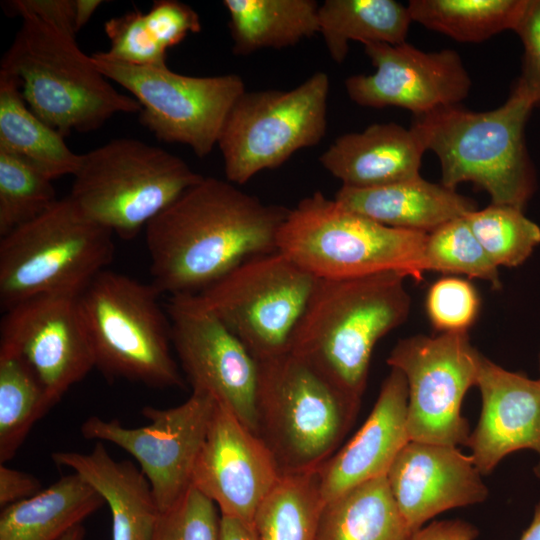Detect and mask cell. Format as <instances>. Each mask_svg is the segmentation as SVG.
<instances>
[{
    "instance_id": "obj_6",
    "label": "cell",
    "mask_w": 540,
    "mask_h": 540,
    "mask_svg": "<svg viewBox=\"0 0 540 540\" xmlns=\"http://www.w3.org/2000/svg\"><path fill=\"white\" fill-rule=\"evenodd\" d=\"M427 234L381 224L316 191L289 209L277 250L316 278L395 272L421 281Z\"/></svg>"
},
{
    "instance_id": "obj_16",
    "label": "cell",
    "mask_w": 540,
    "mask_h": 540,
    "mask_svg": "<svg viewBox=\"0 0 540 540\" xmlns=\"http://www.w3.org/2000/svg\"><path fill=\"white\" fill-rule=\"evenodd\" d=\"M77 297L36 296L6 310L1 320L0 350L29 363L53 405L95 368Z\"/></svg>"
},
{
    "instance_id": "obj_7",
    "label": "cell",
    "mask_w": 540,
    "mask_h": 540,
    "mask_svg": "<svg viewBox=\"0 0 540 540\" xmlns=\"http://www.w3.org/2000/svg\"><path fill=\"white\" fill-rule=\"evenodd\" d=\"M160 295L152 283L107 269L78 295L95 367L107 378L153 388L183 386Z\"/></svg>"
},
{
    "instance_id": "obj_9",
    "label": "cell",
    "mask_w": 540,
    "mask_h": 540,
    "mask_svg": "<svg viewBox=\"0 0 540 540\" xmlns=\"http://www.w3.org/2000/svg\"><path fill=\"white\" fill-rule=\"evenodd\" d=\"M202 178L161 147L115 138L82 154L68 196L88 218L132 239Z\"/></svg>"
},
{
    "instance_id": "obj_41",
    "label": "cell",
    "mask_w": 540,
    "mask_h": 540,
    "mask_svg": "<svg viewBox=\"0 0 540 540\" xmlns=\"http://www.w3.org/2000/svg\"><path fill=\"white\" fill-rule=\"evenodd\" d=\"M3 8L10 16L34 15L76 37L74 0H12Z\"/></svg>"
},
{
    "instance_id": "obj_30",
    "label": "cell",
    "mask_w": 540,
    "mask_h": 540,
    "mask_svg": "<svg viewBox=\"0 0 540 540\" xmlns=\"http://www.w3.org/2000/svg\"><path fill=\"white\" fill-rule=\"evenodd\" d=\"M324 504L318 470L282 475L255 513V539L316 540Z\"/></svg>"
},
{
    "instance_id": "obj_15",
    "label": "cell",
    "mask_w": 540,
    "mask_h": 540,
    "mask_svg": "<svg viewBox=\"0 0 540 540\" xmlns=\"http://www.w3.org/2000/svg\"><path fill=\"white\" fill-rule=\"evenodd\" d=\"M166 311L192 392L210 395L257 435L258 361L193 295L170 296Z\"/></svg>"
},
{
    "instance_id": "obj_23",
    "label": "cell",
    "mask_w": 540,
    "mask_h": 540,
    "mask_svg": "<svg viewBox=\"0 0 540 540\" xmlns=\"http://www.w3.org/2000/svg\"><path fill=\"white\" fill-rule=\"evenodd\" d=\"M51 459L104 498L112 516V540H151L161 511L148 479L134 463L114 460L101 441L88 453L58 451Z\"/></svg>"
},
{
    "instance_id": "obj_17",
    "label": "cell",
    "mask_w": 540,
    "mask_h": 540,
    "mask_svg": "<svg viewBox=\"0 0 540 540\" xmlns=\"http://www.w3.org/2000/svg\"><path fill=\"white\" fill-rule=\"evenodd\" d=\"M375 72L345 80L349 98L368 108L399 107L415 117L458 105L472 81L459 54L452 49L422 51L410 43L364 45Z\"/></svg>"
},
{
    "instance_id": "obj_34",
    "label": "cell",
    "mask_w": 540,
    "mask_h": 540,
    "mask_svg": "<svg viewBox=\"0 0 540 540\" xmlns=\"http://www.w3.org/2000/svg\"><path fill=\"white\" fill-rule=\"evenodd\" d=\"M424 271L465 275L501 287L498 267L479 243L465 217L453 219L427 234L423 249Z\"/></svg>"
},
{
    "instance_id": "obj_43",
    "label": "cell",
    "mask_w": 540,
    "mask_h": 540,
    "mask_svg": "<svg viewBox=\"0 0 540 540\" xmlns=\"http://www.w3.org/2000/svg\"><path fill=\"white\" fill-rule=\"evenodd\" d=\"M478 529L461 519L433 521L410 533L404 540H476Z\"/></svg>"
},
{
    "instance_id": "obj_4",
    "label": "cell",
    "mask_w": 540,
    "mask_h": 540,
    "mask_svg": "<svg viewBox=\"0 0 540 540\" xmlns=\"http://www.w3.org/2000/svg\"><path fill=\"white\" fill-rule=\"evenodd\" d=\"M0 72L16 77L28 107L66 137L99 129L118 113H139L136 99L123 94L69 35L24 14Z\"/></svg>"
},
{
    "instance_id": "obj_32",
    "label": "cell",
    "mask_w": 540,
    "mask_h": 540,
    "mask_svg": "<svg viewBox=\"0 0 540 540\" xmlns=\"http://www.w3.org/2000/svg\"><path fill=\"white\" fill-rule=\"evenodd\" d=\"M53 406L29 363L0 350V464L15 456L33 425Z\"/></svg>"
},
{
    "instance_id": "obj_38",
    "label": "cell",
    "mask_w": 540,
    "mask_h": 540,
    "mask_svg": "<svg viewBox=\"0 0 540 540\" xmlns=\"http://www.w3.org/2000/svg\"><path fill=\"white\" fill-rule=\"evenodd\" d=\"M217 506L191 488L162 512L151 540H218L220 517Z\"/></svg>"
},
{
    "instance_id": "obj_10",
    "label": "cell",
    "mask_w": 540,
    "mask_h": 540,
    "mask_svg": "<svg viewBox=\"0 0 540 540\" xmlns=\"http://www.w3.org/2000/svg\"><path fill=\"white\" fill-rule=\"evenodd\" d=\"M329 87L328 75L318 71L290 90H246L217 143L226 180L243 185L319 144L327 132Z\"/></svg>"
},
{
    "instance_id": "obj_33",
    "label": "cell",
    "mask_w": 540,
    "mask_h": 540,
    "mask_svg": "<svg viewBox=\"0 0 540 540\" xmlns=\"http://www.w3.org/2000/svg\"><path fill=\"white\" fill-rule=\"evenodd\" d=\"M465 219L497 267L521 265L540 244V227L517 207L491 203Z\"/></svg>"
},
{
    "instance_id": "obj_28",
    "label": "cell",
    "mask_w": 540,
    "mask_h": 540,
    "mask_svg": "<svg viewBox=\"0 0 540 540\" xmlns=\"http://www.w3.org/2000/svg\"><path fill=\"white\" fill-rule=\"evenodd\" d=\"M410 533L381 476L325 502L316 540H404Z\"/></svg>"
},
{
    "instance_id": "obj_44",
    "label": "cell",
    "mask_w": 540,
    "mask_h": 540,
    "mask_svg": "<svg viewBox=\"0 0 540 540\" xmlns=\"http://www.w3.org/2000/svg\"><path fill=\"white\" fill-rule=\"evenodd\" d=\"M218 540H256L252 524L220 515Z\"/></svg>"
},
{
    "instance_id": "obj_1",
    "label": "cell",
    "mask_w": 540,
    "mask_h": 540,
    "mask_svg": "<svg viewBox=\"0 0 540 540\" xmlns=\"http://www.w3.org/2000/svg\"><path fill=\"white\" fill-rule=\"evenodd\" d=\"M288 212L203 177L145 227L153 286L170 296L200 293L249 258L276 251Z\"/></svg>"
},
{
    "instance_id": "obj_27",
    "label": "cell",
    "mask_w": 540,
    "mask_h": 540,
    "mask_svg": "<svg viewBox=\"0 0 540 540\" xmlns=\"http://www.w3.org/2000/svg\"><path fill=\"white\" fill-rule=\"evenodd\" d=\"M232 51L282 49L319 34L315 0H224Z\"/></svg>"
},
{
    "instance_id": "obj_26",
    "label": "cell",
    "mask_w": 540,
    "mask_h": 540,
    "mask_svg": "<svg viewBox=\"0 0 540 540\" xmlns=\"http://www.w3.org/2000/svg\"><path fill=\"white\" fill-rule=\"evenodd\" d=\"M0 150L28 162L50 179L74 175L82 154L27 105L20 81L0 72Z\"/></svg>"
},
{
    "instance_id": "obj_8",
    "label": "cell",
    "mask_w": 540,
    "mask_h": 540,
    "mask_svg": "<svg viewBox=\"0 0 540 540\" xmlns=\"http://www.w3.org/2000/svg\"><path fill=\"white\" fill-rule=\"evenodd\" d=\"M112 237L69 196L1 237V310L40 295L77 297L112 261Z\"/></svg>"
},
{
    "instance_id": "obj_11",
    "label": "cell",
    "mask_w": 540,
    "mask_h": 540,
    "mask_svg": "<svg viewBox=\"0 0 540 540\" xmlns=\"http://www.w3.org/2000/svg\"><path fill=\"white\" fill-rule=\"evenodd\" d=\"M316 279L276 250L249 258L193 297L259 361L288 352Z\"/></svg>"
},
{
    "instance_id": "obj_2",
    "label": "cell",
    "mask_w": 540,
    "mask_h": 540,
    "mask_svg": "<svg viewBox=\"0 0 540 540\" xmlns=\"http://www.w3.org/2000/svg\"><path fill=\"white\" fill-rule=\"evenodd\" d=\"M405 278L395 272L317 278L288 352L361 398L375 345L408 318L411 300Z\"/></svg>"
},
{
    "instance_id": "obj_19",
    "label": "cell",
    "mask_w": 540,
    "mask_h": 540,
    "mask_svg": "<svg viewBox=\"0 0 540 540\" xmlns=\"http://www.w3.org/2000/svg\"><path fill=\"white\" fill-rule=\"evenodd\" d=\"M472 457L456 446L412 441L386 473L396 505L410 532L447 510L481 503L488 488Z\"/></svg>"
},
{
    "instance_id": "obj_42",
    "label": "cell",
    "mask_w": 540,
    "mask_h": 540,
    "mask_svg": "<svg viewBox=\"0 0 540 540\" xmlns=\"http://www.w3.org/2000/svg\"><path fill=\"white\" fill-rule=\"evenodd\" d=\"M40 481L30 473L0 464V506L30 498L40 492Z\"/></svg>"
},
{
    "instance_id": "obj_40",
    "label": "cell",
    "mask_w": 540,
    "mask_h": 540,
    "mask_svg": "<svg viewBox=\"0 0 540 540\" xmlns=\"http://www.w3.org/2000/svg\"><path fill=\"white\" fill-rule=\"evenodd\" d=\"M147 25L159 46L168 49L181 43L189 34L201 31L198 13L177 0H156L145 13Z\"/></svg>"
},
{
    "instance_id": "obj_29",
    "label": "cell",
    "mask_w": 540,
    "mask_h": 540,
    "mask_svg": "<svg viewBox=\"0 0 540 540\" xmlns=\"http://www.w3.org/2000/svg\"><path fill=\"white\" fill-rule=\"evenodd\" d=\"M318 21L331 59L342 63L350 41L406 42L412 19L408 7L394 0H325L319 5Z\"/></svg>"
},
{
    "instance_id": "obj_35",
    "label": "cell",
    "mask_w": 540,
    "mask_h": 540,
    "mask_svg": "<svg viewBox=\"0 0 540 540\" xmlns=\"http://www.w3.org/2000/svg\"><path fill=\"white\" fill-rule=\"evenodd\" d=\"M52 181L23 159L0 150V237L39 217L58 201Z\"/></svg>"
},
{
    "instance_id": "obj_25",
    "label": "cell",
    "mask_w": 540,
    "mask_h": 540,
    "mask_svg": "<svg viewBox=\"0 0 540 540\" xmlns=\"http://www.w3.org/2000/svg\"><path fill=\"white\" fill-rule=\"evenodd\" d=\"M104 503V498L73 472L36 495L2 508L0 540H59Z\"/></svg>"
},
{
    "instance_id": "obj_36",
    "label": "cell",
    "mask_w": 540,
    "mask_h": 540,
    "mask_svg": "<svg viewBox=\"0 0 540 540\" xmlns=\"http://www.w3.org/2000/svg\"><path fill=\"white\" fill-rule=\"evenodd\" d=\"M480 296L468 280L446 276L428 289L425 308L432 327L439 333L468 332L480 312Z\"/></svg>"
},
{
    "instance_id": "obj_31",
    "label": "cell",
    "mask_w": 540,
    "mask_h": 540,
    "mask_svg": "<svg viewBox=\"0 0 540 540\" xmlns=\"http://www.w3.org/2000/svg\"><path fill=\"white\" fill-rule=\"evenodd\" d=\"M528 0H411L412 21L465 43L514 30Z\"/></svg>"
},
{
    "instance_id": "obj_21",
    "label": "cell",
    "mask_w": 540,
    "mask_h": 540,
    "mask_svg": "<svg viewBox=\"0 0 540 540\" xmlns=\"http://www.w3.org/2000/svg\"><path fill=\"white\" fill-rule=\"evenodd\" d=\"M407 405L406 378L400 370L391 368L363 425L318 470L324 502L386 476L399 451L410 441Z\"/></svg>"
},
{
    "instance_id": "obj_13",
    "label": "cell",
    "mask_w": 540,
    "mask_h": 540,
    "mask_svg": "<svg viewBox=\"0 0 540 540\" xmlns=\"http://www.w3.org/2000/svg\"><path fill=\"white\" fill-rule=\"evenodd\" d=\"M481 355L468 332L420 334L396 343L387 363L406 378L410 440L468 445L471 432L461 406L476 386Z\"/></svg>"
},
{
    "instance_id": "obj_46",
    "label": "cell",
    "mask_w": 540,
    "mask_h": 540,
    "mask_svg": "<svg viewBox=\"0 0 540 540\" xmlns=\"http://www.w3.org/2000/svg\"><path fill=\"white\" fill-rule=\"evenodd\" d=\"M520 540H540V501L535 507L530 525L523 532Z\"/></svg>"
},
{
    "instance_id": "obj_45",
    "label": "cell",
    "mask_w": 540,
    "mask_h": 540,
    "mask_svg": "<svg viewBox=\"0 0 540 540\" xmlns=\"http://www.w3.org/2000/svg\"><path fill=\"white\" fill-rule=\"evenodd\" d=\"M102 3L101 0H74L76 34L88 23Z\"/></svg>"
},
{
    "instance_id": "obj_20",
    "label": "cell",
    "mask_w": 540,
    "mask_h": 540,
    "mask_svg": "<svg viewBox=\"0 0 540 540\" xmlns=\"http://www.w3.org/2000/svg\"><path fill=\"white\" fill-rule=\"evenodd\" d=\"M476 386L482 408L468 447L481 473H491L510 453L530 449L539 456L534 472L540 479V379L512 372L483 354Z\"/></svg>"
},
{
    "instance_id": "obj_39",
    "label": "cell",
    "mask_w": 540,
    "mask_h": 540,
    "mask_svg": "<svg viewBox=\"0 0 540 540\" xmlns=\"http://www.w3.org/2000/svg\"><path fill=\"white\" fill-rule=\"evenodd\" d=\"M523 48L520 76L514 90L540 104V0H528L525 10L514 30Z\"/></svg>"
},
{
    "instance_id": "obj_22",
    "label": "cell",
    "mask_w": 540,
    "mask_h": 540,
    "mask_svg": "<svg viewBox=\"0 0 540 540\" xmlns=\"http://www.w3.org/2000/svg\"><path fill=\"white\" fill-rule=\"evenodd\" d=\"M425 151L413 128L394 122L374 123L336 138L319 162L342 186L367 189L420 176Z\"/></svg>"
},
{
    "instance_id": "obj_48",
    "label": "cell",
    "mask_w": 540,
    "mask_h": 540,
    "mask_svg": "<svg viewBox=\"0 0 540 540\" xmlns=\"http://www.w3.org/2000/svg\"><path fill=\"white\" fill-rule=\"evenodd\" d=\"M539 370H540V354H539ZM540 379V378H539Z\"/></svg>"
},
{
    "instance_id": "obj_14",
    "label": "cell",
    "mask_w": 540,
    "mask_h": 540,
    "mask_svg": "<svg viewBox=\"0 0 540 540\" xmlns=\"http://www.w3.org/2000/svg\"><path fill=\"white\" fill-rule=\"evenodd\" d=\"M216 405L210 395L192 392L174 407L145 406L141 413L149 420L147 425L128 428L117 419L92 415L80 431L85 439L110 442L134 457L162 513L191 488L194 466Z\"/></svg>"
},
{
    "instance_id": "obj_37",
    "label": "cell",
    "mask_w": 540,
    "mask_h": 540,
    "mask_svg": "<svg viewBox=\"0 0 540 540\" xmlns=\"http://www.w3.org/2000/svg\"><path fill=\"white\" fill-rule=\"evenodd\" d=\"M110 46L97 53L104 58L136 65H166L167 51L162 49L150 31L145 13L139 10L113 17L104 24Z\"/></svg>"
},
{
    "instance_id": "obj_12",
    "label": "cell",
    "mask_w": 540,
    "mask_h": 540,
    "mask_svg": "<svg viewBox=\"0 0 540 540\" xmlns=\"http://www.w3.org/2000/svg\"><path fill=\"white\" fill-rule=\"evenodd\" d=\"M92 60L98 70L117 83L141 106L139 122L158 140L191 148L204 158L217 146L225 121L246 91L234 73L190 76L166 65L136 66L102 57Z\"/></svg>"
},
{
    "instance_id": "obj_5",
    "label": "cell",
    "mask_w": 540,
    "mask_h": 540,
    "mask_svg": "<svg viewBox=\"0 0 540 540\" xmlns=\"http://www.w3.org/2000/svg\"><path fill=\"white\" fill-rule=\"evenodd\" d=\"M257 435L282 475L319 470L352 427L361 398L286 352L258 361Z\"/></svg>"
},
{
    "instance_id": "obj_18",
    "label": "cell",
    "mask_w": 540,
    "mask_h": 540,
    "mask_svg": "<svg viewBox=\"0 0 540 540\" xmlns=\"http://www.w3.org/2000/svg\"><path fill=\"white\" fill-rule=\"evenodd\" d=\"M281 476L264 442L217 403L194 466L192 487L209 498L221 515L252 524Z\"/></svg>"
},
{
    "instance_id": "obj_47",
    "label": "cell",
    "mask_w": 540,
    "mask_h": 540,
    "mask_svg": "<svg viewBox=\"0 0 540 540\" xmlns=\"http://www.w3.org/2000/svg\"><path fill=\"white\" fill-rule=\"evenodd\" d=\"M84 538H85V528L82 524H79L73 527L72 529H70L59 540H84Z\"/></svg>"
},
{
    "instance_id": "obj_24",
    "label": "cell",
    "mask_w": 540,
    "mask_h": 540,
    "mask_svg": "<svg viewBox=\"0 0 540 540\" xmlns=\"http://www.w3.org/2000/svg\"><path fill=\"white\" fill-rule=\"evenodd\" d=\"M334 199L381 224L424 233L477 210L474 200L421 176L375 188L341 186Z\"/></svg>"
},
{
    "instance_id": "obj_3",
    "label": "cell",
    "mask_w": 540,
    "mask_h": 540,
    "mask_svg": "<svg viewBox=\"0 0 540 540\" xmlns=\"http://www.w3.org/2000/svg\"><path fill=\"white\" fill-rule=\"evenodd\" d=\"M535 105L512 90L504 104L474 112L458 105L415 117L411 128L441 165V183L463 182L486 191L491 203L524 209L536 189L525 127Z\"/></svg>"
}]
</instances>
